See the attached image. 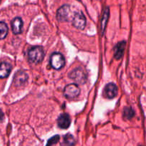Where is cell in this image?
Instances as JSON below:
<instances>
[{
    "label": "cell",
    "instance_id": "6da1fadb",
    "mask_svg": "<svg viewBox=\"0 0 146 146\" xmlns=\"http://www.w3.org/2000/svg\"><path fill=\"white\" fill-rule=\"evenodd\" d=\"M44 57V51L41 46H34L28 51V59L32 64H39Z\"/></svg>",
    "mask_w": 146,
    "mask_h": 146
},
{
    "label": "cell",
    "instance_id": "7a4b0ae2",
    "mask_svg": "<svg viewBox=\"0 0 146 146\" xmlns=\"http://www.w3.org/2000/svg\"><path fill=\"white\" fill-rule=\"evenodd\" d=\"M68 77L78 84H84L87 81V74L83 68H76L73 70Z\"/></svg>",
    "mask_w": 146,
    "mask_h": 146
},
{
    "label": "cell",
    "instance_id": "3957f363",
    "mask_svg": "<svg viewBox=\"0 0 146 146\" xmlns=\"http://www.w3.org/2000/svg\"><path fill=\"white\" fill-rule=\"evenodd\" d=\"M50 64L56 70H60L65 65V58L60 53H54L50 56Z\"/></svg>",
    "mask_w": 146,
    "mask_h": 146
},
{
    "label": "cell",
    "instance_id": "277c9868",
    "mask_svg": "<svg viewBox=\"0 0 146 146\" xmlns=\"http://www.w3.org/2000/svg\"><path fill=\"white\" fill-rule=\"evenodd\" d=\"M56 18L59 21H68L72 19L70 6L65 4L58 9L56 13Z\"/></svg>",
    "mask_w": 146,
    "mask_h": 146
},
{
    "label": "cell",
    "instance_id": "5b68a950",
    "mask_svg": "<svg viewBox=\"0 0 146 146\" xmlns=\"http://www.w3.org/2000/svg\"><path fill=\"white\" fill-rule=\"evenodd\" d=\"M86 20L85 16L84 15L83 12L81 11H78V12H76L74 14V17L72 19V23L73 25L77 29H84L86 27Z\"/></svg>",
    "mask_w": 146,
    "mask_h": 146
},
{
    "label": "cell",
    "instance_id": "8992f818",
    "mask_svg": "<svg viewBox=\"0 0 146 146\" xmlns=\"http://www.w3.org/2000/svg\"><path fill=\"white\" fill-rule=\"evenodd\" d=\"M80 94V88L76 84H71L64 88V94L66 98H74L78 96Z\"/></svg>",
    "mask_w": 146,
    "mask_h": 146
},
{
    "label": "cell",
    "instance_id": "52a82bcc",
    "mask_svg": "<svg viewBox=\"0 0 146 146\" xmlns=\"http://www.w3.org/2000/svg\"><path fill=\"white\" fill-rule=\"evenodd\" d=\"M104 94L106 98L111 99V98H115L118 94V88L116 85L113 83H110L106 86L104 88Z\"/></svg>",
    "mask_w": 146,
    "mask_h": 146
},
{
    "label": "cell",
    "instance_id": "ba28073f",
    "mask_svg": "<svg viewBox=\"0 0 146 146\" xmlns=\"http://www.w3.org/2000/svg\"><path fill=\"white\" fill-rule=\"evenodd\" d=\"M28 80V75L27 73L22 71H17L14 76V84L16 86H21L24 85Z\"/></svg>",
    "mask_w": 146,
    "mask_h": 146
},
{
    "label": "cell",
    "instance_id": "9c48e42d",
    "mask_svg": "<svg viewBox=\"0 0 146 146\" xmlns=\"http://www.w3.org/2000/svg\"><path fill=\"white\" fill-rule=\"evenodd\" d=\"M58 127L62 129H66L71 124V118L67 113H63L59 115L57 120Z\"/></svg>",
    "mask_w": 146,
    "mask_h": 146
},
{
    "label": "cell",
    "instance_id": "30bf717a",
    "mask_svg": "<svg viewBox=\"0 0 146 146\" xmlns=\"http://www.w3.org/2000/svg\"><path fill=\"white\" fill-rule=\"evenodd\" d=\"M23 21L19 17H16L11 21V29L14 34H19L22 31Z\"/></svg>",
    "mask_w": 146,
    "mask_h": 146
},
{
    "label": "cell",
    "instance_id": "8fae6325",
    "mask_svg": "<svg viewBox=\"0 0 146 146\" xmlns=\"http://www.w3.org/2000/svg\"><path fill=\"white\" fill-rule=\"evenodd\" d=\"M125 41H122L118 42L114 47V57L115 59H120L123 56L125 47Z\"/></svg>",
    "mask_w": 146,
    "mask_h": 146
},
{
    "label": "cell",
    "instance_id": "7c38bea8",
    "mask_svg": "<svg viewBox=\"0 0 146 146\" xmlns=\"http://www.w3.org/2000/svg\"><path fill=\"white\" fill-rule=\"evenodd\" d=\"M11 71V65L8 62L0 64V78H5L9 76Z\"/></svg>",
    "mask_w": 146,
    "mask_h": 146
},
{
    "label": "cell",
    "instance_id": "4fadbf2b",
    "mask_svg": "<svg viewBox=\"0 0 146 146\" xmlns=\"http://www.w3.org/2000/svg\"><path fill=\"white\" fill-rule=\"evenodd\" d=\"M108 17H109V9L106 8L104 11V15H103L102 20H101V29H102V33L104 32L106 27L107 22H108Z\"/></svg>",
    "mask_w": 146,
    "mask_h": 146
},
{
    "label": "cell",
    "instance_id": "5bb4252c",
    "mask_svg": "<svg viewBox=\"0 0 146 146\" xmlns=\"http://www.w3.org/2000/svg\"><path fill=\"white\" fill-rule=\"evenodd\" d=\"M8 27L7 24L3 21H0V39H4L8 34Z\"/></svg>",
    "mask_w": 146,
    "mask_h": 146
},
{
    "label": "cell",
    "instance_id": "9a60e30c",
    "mask_svg": "<svg viewBox=\"0 0 146 146\" xmlns=\"http://www.w3.org/2000/svg\"><path fill=\"white\" fill-rule=\"evenodd\" d=\"M64 143L66 146H73L75 143V139L71 134H66L64 137Z\"/></svg>",
    "mask_w": 146,
    "mask_h": 146
},
{
    "label": "cell",
    "instance_id": "2e32d148",
    "mask_svg": "<svg viewBox=\"0 0 146 146\" xmlns=\"http://www.w3.org/2000/svg\"><path fill=\"white\" fill-rule=\"evenodd\" d=\"M135 115V112L133 110V108H129V107H126L124 108L123 110V117L124 118L127 120L131 119Z\"/></svg>",
    "mask_w": 146,
    "mask_h": 146
},
{
    "label": "cell",
    "instance_id": "e0dca14e",
    "mask_svg": "<svg viewBox=\"0 0 146 146\" xmlns=\"http://www.w3.org/2000/svg\"><path fill=\"white\" fill-rule=\"evenodd\" d=\"M59 141V136L58 135H55L53 138H51L49 141H48V143H47L46 146H52L54 144L56 143Z\"/></svg>",
    "mask_w": 146,
    "mask_h": 146
},
{
    "label": "cell",
    "instance_id": "ac0fdd59",
    "mask_svg": "<svg viewBox=\"0 0 146 146\" xmlns=\"http://www.w3.org/2000/svg\"><path fill=\"white\" fill-rule=\"evenodd\" d=\"M4 113H3L2 111H1V109H0V123L1 122V121L4 120Z\"/></svg>",
    "mask_w": 146,
    "mask_h": 146
},
{
    "label": "cell",
    "instance_id": "d6986e66",
    "mask_svg": "<svg viewBox=\"0 0 146 146\" xmlns=\"http://www.w3.org/2000/svg\"><path fill=\"white\" fill-rule=\"evenodd\" d=\"M140 146H142V145H140Z\"/></svg>",
    "mask_w": 146,
    "mask_h": 146
}]
</instances>
